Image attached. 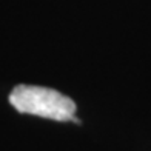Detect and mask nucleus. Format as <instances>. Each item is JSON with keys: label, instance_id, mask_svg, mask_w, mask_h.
I'll list each match as a JSON object with an SVG mask.
<instances>
[{"label": "nucleus", "instance_id": "f257e3e1", "mask_svg": "<svg viewBox=\"0 0 151 151\" xmlns=\"http://www.w3.org/2000/svg\"><path fill=\"white\" fill-rule=\"evenodd\" d=\"M9 104L19 113L39 116L59 122L71 120L76 104L68 96L52 88L36 85H17L9 93Z\"/></svg>", "mask_w": 151, "mask_h": 151}]
</instances>
